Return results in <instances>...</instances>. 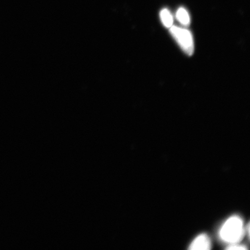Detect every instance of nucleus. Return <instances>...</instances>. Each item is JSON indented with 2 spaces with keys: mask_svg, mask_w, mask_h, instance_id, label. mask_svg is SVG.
Instances as JSON below:
<instances>
[{
  "mask_svg": "<svg viewBox=\"0 0 250 250\" xmlns=\"http://www.w3.org/2000/svg\"><path fill=\"white\" fill-rule=\"evenodd\" d=\"M245 234L243 222L239 216L228 219L221 228L220 235L225 242L235 244L240 241Z\"/></svg>",
  "mask_w": 250,
  "mask_h": 250,
  "instance_id": "obj_1",
  "label": "nucleus"
},
{
  "mask_svg": "<svg viewBox=\"0 0 250 250\" xmlns=\"http://www.w3.org/2000/svg\"><path fill=\"white\" fill-rule=\"evenodd\" d=\"M170 32L183 51L188 55L191 56L194 52V43L191 33L183 28L173 26L170 27Z\"/></svg>",
  "mask_w": 250,
  "mask_h": 250,
  "instance_id": "obj_2",
  "label": "nucleus"
},
{
  "mask_svg": "<svg viewBox=\"0 0 250 250\" xmlns=\"http://www.w3.org/2000/svg\"><path fill=\"white\" fill-rule=\"evenodd\" d=\"M210 239L205 234H201L190 244V250H208L211 249Z\"/></svg>",
  "mask_w": 250,
  "mask_h": 250,
  "instance_id": "obj_3",
  "label": "nucleus"
},
{
  "mask_svg": "<svg viewBox=\"0 0 250 250\" xmlns=\"http://www.w3.org/2000/svg\"><path fill=\"white\" fill-rule=\"evenodd\" d=\"M176 18L179 22L184 26H188L190 23V17L186 9L180 8L178 9Z\"/></svg>",
  "mask_w": 250,
  "mask_h": 250,
  "instance_id": "obj_4",
  "label": "nucleus"
},
{
  "mask_svg": "<svg viewBox=\"0 0 250 250\" xmlns=\"http://www.w3.org/2000/svg\"><path fill=\"white\" fill-rule=\"evenodd\" d=\"M160 18L162 23L166 27L170 28L173 26V19L168 9H164L161 11Z\"/></svg>",
  "mask_w": 250,
  "mask_h": 250,
  "instance_id": "obj_5",
  "label": "nucleus"
},
{
  "mask_svg": "<svg viewBox=\"0 0 250 250\" xmlns=\"http://www.w3.org/2000/svg\"><path fill=\"white\" fill-rule=\"evenodd\" d=\"M228 250H247V248H246L245 246H237V245H233V246H230L229 247V248H227Z\"/></svg>",
  "mask_w": 250,
  "mask_h": 250,
  "instance_id": "obj_6",
  "label": "nucleus"
}]
</instances>
